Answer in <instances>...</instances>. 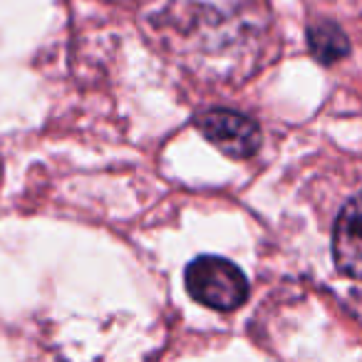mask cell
<instances>
[{"mask_svg": "<svg viewBox=\"0 0 362 362\" xmlns=\"http://www.w3.org/2000/svg\"><path fill=\"white\" fill-rule=\"evenodd\" d=\"M189 296L218 313L241 308L248 298V278L236 263L221 256H199L184 271Z\"/></svg>", "mask_w": 362, "mask_h": 362, "instance_id": "1", "label": "cell"}, {"mask_svg": "<svg viewBox=\"0 0 362 362\" xmlns=\"http://www.w3.org/2000/svg\"><path fill=\"white\" fill-rule=\"evenodd\" d=\"M197 129L231 159H248L261 146V127L256 119L236 110H206L194 117Z\"/></svg>", "mask_w": 362, "mask_h": 362, "instance_id": "2", "label": "cell"}, {"mask_svg": "<svg viewBox=\"0 0 362 362\" xmlns=\"http://www.w3.org/2000/svg\"><path fill=\"white\" fill-rule=\"evenodd\" d=\"M332 258L340 273L362 281V192L342 206L332 228Z\"/></svg>", "mask_w": 362, "mask_h": 362, "instance_id": "3", "label": "cell"}, {"mask_svg": "<svg viewBox=\"0 0 362 362\" xmlns=\"http://www.w3.org/2000/svg\"><path fill=\"white\" fill-rule=\"evenodd\" d=\"M308 45H310V52L317 57L320 62L330 65V62H337L340 57H345L350 52V42H347L345 33L340 30L332 23H317L308 30Z\"/></svg>", "mask_w": 362, "mask_h": 362, "instance_id": "4", "label": "cell"}]
</instances>
